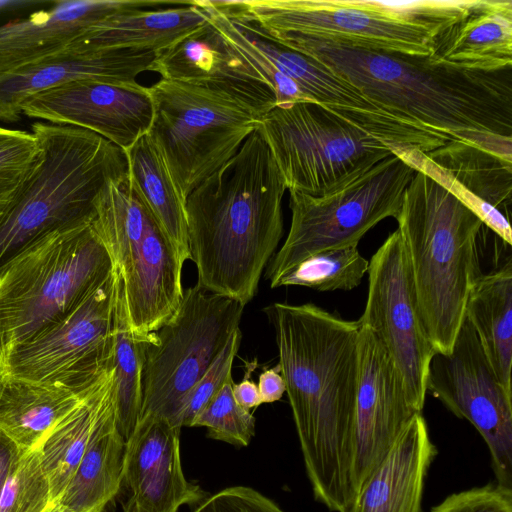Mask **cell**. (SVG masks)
Here are the masks:
<instances>
[{"instance_id": "obj_36", "label": "cell", "mask_w": 512, "mask_h": 512, "mask_svg": "<svg viewBox=\"0 0 512 512\" xmlns=\"http://www.w3.org/2000/svg\"><path fill=\"white\" fill-rule=\"evenodd\" d=\"M39 154L33 133L0 127V215L21 190Z\"/></svg>"}, {"instance_id": "obj_12", "label": "cell", "mask_w": 512, "mask_h": 512, "mask_svg": "<svg viewBox=\"0 0 512 512\" xmlns=\"http://www.w3.org/2000/svg\"><path fill=\"white\" fill-rule=\"evenodd\" d=\"M116 272L73 311L12 349L0 377L62 386L77 392L113 368Z\"/></svg>"}, {"instance_id": "obj_35", "label": "cell", "mask_w": 512, "mask_h": 512, "mask_svg": "<svg viewBox=\"0 0 512 512\" xmlns=\"http://www.w3.org/2000/svg\"><path fill=\"white\" fill-rule=\"evenodd\" d=\"M52 502L39 450L25 452L0 496V512H46Z\"/></svg>"}, {"instance_id": "obj_26", "label": "cell", "mask_w": 512, "mask_h": 512, "mask_svg": "<svg viewBox=\"0 0 512 512\" xmlns=\"http://www.w3.org/2000/svg\"><path fill=\"white\" fill-rule=\"evenodd\" d=\"M95 385L77 392L58 385L0 377V431L24 452L36 450Z\"/></svg>"}, {"instance_id": "obj_39", "label": "cell", "mask_w": 512, "mask_h": 512, "mask_svg": "<svg viewBox=\"0 0 512 512\" xmlns=\"http://www.w3.org/2000/svg\"><path fill=\"white\" fill-rule=\"evenodd\" d=\"M193 512H284L254 488L232 486L205 498Z\"/></svg>"}, {"instance_id": "obj_10", "label": "cell", "mask_w": 512, "mask_h": 512, "mask_svg": "<svg viewBox=\"0 0 512 512\" xmlns=\"http://www.w3.org/2000/svg\"><path fill=\"white\" fill-rule=\"evenodd\" d=\"M245 305L197 283L183 289L171 318L152 332L142 374L140 417L154 414L182 428L185 401L239 329Z\"/></svg>"}, {"instance_id": "obj_14", "label": "cell", "mask_w": 512, "mask_h": 512, "mask_svg": "<svg viewBox=\"0 0 512 512\" xmlns=\"http://www.w3.org/2000/svg\"><path fill=\"white\" fill-rule=\"evenodd\" d=\"M426 389L476 428L488 447L495 482L512 490V394L499 382L466 316L451 351L432 356Z\"/></svg>"}, {"instance_id": "obj_22", "label": "cell", "mask_w": 512, "mask_h": 512, "mask_svg": "<svg viewBox=\"0 0 512 512\" xmlns=\"http://www.w3.org/2000/svg\"><path fill=\"white\" fill-rule=\"evenodd\" d=\"M171 1L64 0L48 10L0 26V76L66 49L80 33L103 18L125 9Z\"/></svg>"}, {"instance_id": "obj_38", "label": "cell", "mask_w": 512, "mask_h": 512, "mask_svg": "<svg viewBox=\"0 0 512 512\" xmlns=\"http://www.w3.org/2000/svg\"><path fill=\"white\" fill-rule=\"evenodd\" d=\"M431 512H512V490L488 483L450 494Z\"/></svg>"}, {"instance_id": "obj_44", "label": "cell", "mask_w": 512, "mask_h": 512, "mask_svg": "<svg viewBox=\"0 0 512 512\" xmlns=\"http://www.w3.org/2000/svg\"><path fill=\"white\" fill-rule=\"evenodd\" d=\"M46 512H71V511H69L64 506L56 503V504H53Z\"/></svg>"}, {"instance_id": "obj_11", "label": "cell", "mask_w": 512, "mask_h": 512, "mask_svg": "<svg viewBox=\"0 0 512 512\" xmlns=\"http://www.w3.org/2000/svg\"><path fill=\"white\" fill-rule=\"evenodd\" d=\"M286 188L321 196L392 154L366 130L314 102L278 105L260 120Z\"/></svg>"}, {"instance_id": "obj_32", "label": "cell", "mask_w": 512, "mask_h": 512, "mask_svg": "<svg viewBox=\"0 0 512 512\" xmlns=\"http://www.w3.org/2000/svg\"><path fill=\"white\" fill-rule=\"evenodd\" d=\"M369 261L357 246L315 253L284 273L271 288L303 286L317 291H349L360 285Z\"/></svg>"}, {"instance_id": "obj_4", "label": "cell", "mask_w": 512, "mask_h": 512, "mask_svg": "<svg viewBox=\"0 0 512 512\" xmlns=\"http://www.w3.org/2000/svg\"><path fill=\"white\" fill-rule=\"evenodd\" d=\"M32 133L38 161L0 215V276L52 234L92 222L101 189L128 177L126 152L92 131L37 121Z\"/></svg>"}, {"instance_id": "obj_25", "label": "cell", "mask_w": 512, "mask_h": 512, "mask_svg": "<svg viewBox=\"0 0 512 512\" xmlns=\"http://www.w3.org/2000/svg\"><path fill=\"white\" fill-rule=\"evenodd\" d=\"M432 61L498 72L512 66V1L482 0L468 16L436 35Z\"/></svg>"}, {"instance_id": "obj_19", "label": "cell", "mask_w": 512, "mask_h": 512, "mask_svg": "<svg viewBox=\"0 0 512 512\" xmlns=\"http://www.w3.org/2000/svg\"><path fill=\"white\" fill-rule=\"evenodd\" d=\"M180 432V427L164 417L146 414L139 418L125 441L124 512H178L183 505L205 499L200 486L183 473Z\"/></svg>"}, {"instance_id": "obj_20", "label": "cell", "mask_w": 512, "mask_h": 512, "mask_svg": "<svg viewBox=\"0 0 512 512\" xmlns=\"http://www.w3.org/2000/svg\"><path fill=\"white\" fill-rule=\"evenodd\" d=\"M150 71L161 79L225 93L262 117L274 108L275 93L210 21L156 54Z\"/></svg>"}, {"instance_id": "obj_16", "label": "cell", "mask_w": 512, "mask_h": 512, "mask_svg": "<svg viewBox=\"0 0 512 512\" xmlns=\"http://www.w3.org/2000/svg\"><path fill=\"white\" fill-rule=\"evenodd\" d=\"M358 352L351 465L355 497L400 434L422 414L410 402L402 378L383 345L362 326Z\"/></svg>"}, {"instance_id": "obj_28", "label": "cell", "mask_w": 512, "mask_h": 512, "mask_svg": "<svg viewBox=\"0 0 512 512\" xmlns=\"http://www.w3.org/2000/svg\"><path fill=\"white\" fill-rule=\"evenodd\" d=\"M482 349L499 382L512 394V263H505L474 282L465 307Z\"/></svg>"}, {"instance_id": "obj_40", "label": "cell", "mask_w": 512, "mask_h": 512, "mask_svg": "<svg viewBox=\"0 0 512 512\" xmlns=\"http://www.w3.org/2000/svg\"><path fill=\"white\" fill-rule=\"evenodd\" d=\"M258 391L263 403H273L280 400L286 392V385L280 373L279 366L264 369L259 375Z\"/></svg>"}, {"instance_id": "obj_30", "label": "cell", "mask_w": 512, "mask_h": 512, "mask_svg": "<svg viewBox=\"0 0 512 512\" xmlns=\"http://www.w3.org/2000/svg\"><path fill=\"white\" fill-rule=\"evenodd\" d=\"M125 152L131 190L185 259L190 260L185 199L157 147L146 134Z\"/></svg>"}, {"instance_id": "obj_5", "label": "cell", "mask_w": 512, "mask_h": 512, "mask_svg": "<svg viewBox=\"0 0 512 512\" xmlns=\"http://www.w3.org/2000/svg\"><path fill=\"white\" fill-rule=\"evenodd\" d=\"M424 330L448 354L465 317L469 292L482 274L483 222L434 179L416 171L396 218Z\"/></svg>"}, {"instance_id": "obj_8", "label": "cell", "mask_w": 512, "mask_h": 512, "mask_svg": "<svg viewBox=\"0 0 512 512\" xmlns=\"http://www.w3.org/2000/svg\"><path fill=\"white\" fill-rule=\"evenodd\" d=\"M153 119L147 135L182 197L240 149L262 116L219 91L161 79L148 88Z\"/></svg>"}, {"instance_id": "obj_18", "label": "cell", "mask_w": 512, "mask_h": 512, "mask_svg": "<svg viewBox=\"0 0 512 512\" xmlns=\"http://www.w3.org/2000/svg\"><path fill=\"white\" fill-rule=\"evenodd\" d=\"M391 152L445 187L504 243L512 244V162L460 141L446 142L428 153L414 148Z\"/></svg>"}, {"instance_id": "obj_1", "label": "cell", "mask_w": 512, "mask_h": 512, "mask_svg": "<svg viewBox=\"0 0 512 512\" xmlns=\"http://www.w3.org/2000/svg\"><path fill=\"white\" fill-rule=\"evenodd\" d=\"M272 39L313 59L405 123L445 142L471 144L512 162L511 69L483 72L428 56L299 36Z\"/></svg>"}, {"instance_id": "obj_24", "label": "cell", "mask_w": 512, "mask_h": 512, "mask_svg": "<svg viewBox=\"0 0 512 512\" xmlns=\"http://www.w3.org/2000/svg\"><path fill=\"white\" fill-rule=\"evenodd\" d=\"M209 18L204 0L174 8L125 9L85 28L69 47L83 52L142 50L157 54Z\"/></svg>"}, {"instance_id": "obj_37", "label": "cell", "mask_w": 512, "mask_h": 512, "mask_svg": "<svg viewBox=\"0 0 512 512\" xmlns=\"http://www.w3.org/2000/svg\"><path fill=\"white\" fill-rule=\"evenodd\" d=\"M241 338L239 328L231 335L217 358L190 391L181 414L182 427H191L197 415L232 378V365L238 353Z\"/></svg>"}, {"instance_id": "obj_3", "label": "cell", "mask_w": 512, "mask_h": 512, "mask_svg": "<svg viewBox=\"0 0 512 512\" xmlns=\"http://www.w3.org/2000/svg\"><path fill=\"white\" fill-rule=\"evenodd\" d=\"M282 174L260 130L185 200L197 284L244 305L283 235Z\"/></svg>"}, {"instance_id": "obj_2", "label": "cell", "mask_w": 512, "mask_h": 512, "mask_svg": "<svg viewBox=\"0 0 512 512\" xmlns=\"http://www.w3.org/2000/svg\"><path fill=\"white\" fill-rule=\"evenodd\" d=\"M265 312L313 496L331 512L355 498L352 441L359 370L358 321L313 303L275 302Z\"/></svg>"}, {"instance_id": "obj_7", "label": "cell", "mask_w": 512, "mask_h": 512, "mask_svg": "<svg viewBox=\"0 0 512 512\" xmlns=\"http://www.w3.org/2000/svg\"><path fill=\"white\" fill-rule=\"evenodd\" d=\"M94 209L91 225L123 278L133 330L157 331L182 300L185 257L133 193L128 178L109 180Z\"/></svg>"}, {"instance_id": "obj_15", "label": "cell", "mask_w": 512, "mask_h": 512, "mask_svg": "<svg viewBox=\"0 0 512 512\" xmlns=\"http://www.w3.org/2000/svg\"><path fill=\"white\" fill-rule=\"evenodd\" d=\"M367 273V300L357 321L383 345L402 378L410 402L422 412L429 363L436 351L422 325L398 230L373 254Z\"/></svg>"}, {"instance_id": "obj_21", "label": "cell", "mask_w": 512, "mask_h": 512, "mask_svg": "<svg viewBox=\"0 0 512 512\" xmlns=\"http://www.w3.org/2000/svg\"><path fill=\"white\" fill-rule=\"evenodd\" d=\"M156 53L142 50L83 52L67 47L61 52L0 76V119L17 121L29 97L73 81L126 84L150 71Z\"/></svg>"}, {"instance_id": "obj_33", "label": "cell", "mask_w": 512, "mask_h": 512, "mask_svg": "<svg viewBox=\"0 0 512 512\" xmlns=\"http://www.w3.org/2000/svg\"><path fill=\"white\" fill-rule=\"evenodd\" d=\"M204 3L209 12L210 21L272 88L276 97V106L313 102L292 80L274 67L271 61L245 36L236 23L212 3V0H204Z\"/></svg>"}, {"instance_id": "obj_13", "label": "cell", "mask_w": 512, "mask_h": 512, "mask_svg": "<svg viewBox=\"0 0 512 512\" xmlns=\"http://www.w3.org/2000/svg\"><path fill=\"white\" fill-rule=\"evenodd\" d=\"M216 5L272 38L299 36L410 56H429L434 38L423 28L372 9L366 0H244Z\"/></svg>"}, {"instance_id": "obj_43", "label": "cell", "mask_w": 512, "mask_h": 512, "mask_svg": "<svg viewBox=\"0 0 512 512\" xmlns=\"http://www.w3.org/2000/svg\"><path fill=\"white\" fill-rule=\"evenodd\" d=\"M32 2L28 1H4L0 0V11L8 10V9H16L18 6H24L25 4H30Z\"/></svg>"}, {"instance_id": "obj_42", "label": "cell", "mask_w": 512, "mask_h": 512, "mask_svg": "<svg viewBox=\"0 0 512 512\" xmlns=\"http://www.w3.org/2000/svg\"><path fill=\"white\" fill-rule=\"evenodd\" d=\"M255 367V363L250 364L247 376L239 383H233L232 392L236 402L246 410H251L262 404L257 384L250 378L249 374Z\"/></svg>"}, {"instance_id": "obj_31", "label": "cell", "mask_w": 512, "mask_h": 512, "mask_svg": "<svg viewBox=\"0 0 512 512\" xmlns=\"http://www.w3.org/2000/svg\"><path fill=\"white\" fill-rule=\"evenodd\" d=\"M116 272L113 376L118 429L126 441L141 414L142 374L150 334L136 333L131 325L125 285Z\"/></svg>"}, {"instance_id": "obj_41", "label": "cell", "mask_w": 512, "mask_h": 512, "mask_svg": "<svg viewBox=\"0 0 512 512\" xmlns=\"http://www.w3.org/2000/svg\"><path fill=\"white\" fill-rule=\"evenodd\" d=\"M25 452L0 431V496Z\"/></svg>"}, {"instance_id": "obj_34", "label": "cell", "mask_w": 512, "mask_h": 512, "mask_svg": "<svg viewBox=\"0 0 512 512\" xmlns=\"http://www.w3.org/2000/svg\"><path fill=\"white\" fill-rule=\"evenodd\" d=\"M229 379L194 419L191 427H206L207 436L234 446H247L255 435V417L241 407Z\"/></svg>"}, {"instance_id": "obj_27", "label": "cell", "mask_w": 512, "mask_h": 512, "mask_svg": "<svg viewBox=\"0 0 512 512\" xmlns=\"http://www.w3.org/2000/svg\"><path fill=\"white\" fill-rule=\"evenodd\" d=\"M124 448L113 396L102 411L82 459L57 503L71 512H104L122 488Z\"/></svg>"}, {"instance_id": "obj_23", "label": "cell", "mask_w": 512, "mask_h": 512, "mask_svg": "<svg viewBox=\"0 0 512 512\" xmlns=\"http://www.w3.org/2000/svg\"><path fill=\"white\" fill-rule=\"evenodd\" d=\"M436 455L420 414L396 439L345 512H423L426 477Z\"/></svg>"}, {"instance_id": "obj_29", "label": "cell", "mask_w": 512, "mask_h": 512, "mask_svg": "<svg viewBox=\"0 0 512 512\" xmlns=\"http://www.w3.org/2000/svg\"><path fill=\"white\" fill-rule=\"evenodd\" d=\"M114 396L113 368L43 440L39 450L52 502L56 504L73 477L105 406Z\"/></svg>"}, {"instance_id": "obj_9", "label": "cell", "mask_w": 512, "mask_h": 512, "mask_svg": "<svg viewBox=\"0 0 512 512\" xmlns=\"http://www.w3.org/2000/svg\"><path fill=\"white\" fill-rule=\"evenodd\" d=\"M416 171L395 154L321 196L290 192L291 224L269 261L270 287L307 257L325 250L358 246L382 220L397 218L405 189Z\"/></svg>"}, {"instance_id": "obj_17", "label": "cell", "mask_w": 512, "mask_h": 512, "mask_svg": "<svg viewBox=\"0 0 512 512\" xmlns=\"http://www.w3.org/2000/svg\"><path fill=\"white\" fill-rule=\"evenodd\" d=\"M21 114L92 131L127 151L149 132L153 104L148 87L137 81L80 80L29 97L21 105Z\"/></svg>"}, {"instance_id": "obj_6", "label": "cell", "mask_w": 512, "mask_h": 512, "mask_svg": "<svg viewBox=\"0 0 512 512\" xmlns=\"http://www.w3.org/2000/svg\"><path fill=\"white\" fill-rule=\"evenodd\" d=\"M114 272L91 222L56 232L0 276V360L73 311Z\"/></svg>"}]
</instances>
